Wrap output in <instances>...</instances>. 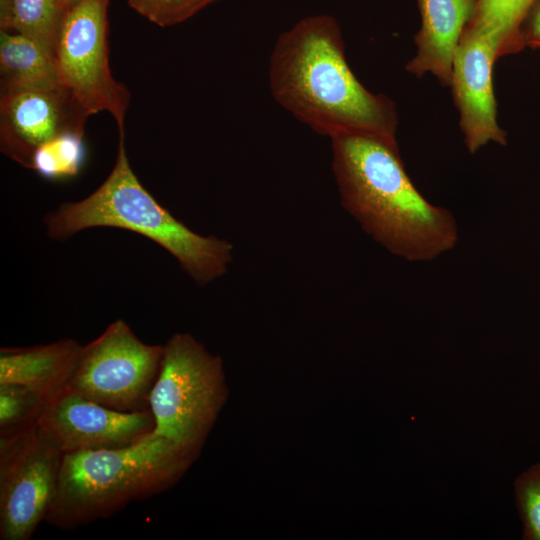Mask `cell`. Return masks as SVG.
<instances>
[{
    "mask_svg": "<svg viewBox=\"0 0 540 540\" xmlns=\"http://www.w3.org/2000/svg\"><path fill=\"white\" fill-rule=\"evenodd\" d=\"M82 0H58L59 6L65 14L68 10L76 6Z\"/></svg>",
    "mask_w": 540,
    "mask_h": 540,
    "instance_id": "7402d4cb",
    "label": "cell"
},
{
    "mask_svg": "<svg viewBox=\"0 0 540 540\" xmlns=\"http://www.w3.org/2000/svg\"><path fill=\"white\" fill-rule=\"evenodd\" d=\"M498 58V47L489 36L465 27L454 54L450 86L471 154L489 142L506 144V132L497 122L492 84V68Z\"/></svg>",
    "mask_w": 540,
    "mask_h": 540,
    "instance_id": "8fae6325",
    "label": "cell"
},
{
    "mask_svg": "<svg viewBox=\"0 0 540 540\" xmlns=\"http://www.w3.org/2000/svg\"><path fill=\"white\" fill-rule=\"evenodd\" d=\"M83 136L84 132L71 131L46 142L34 152L29 168L48 180L75 176L86 156Z\"/></svg>",
    "mask_w": 540,
    "mask_h": 540,
    "instance_id": "e0dca14e",
    "label": "cell"
},
{
    "mask_svg": "<svg viewBox=\"0 0 540 540\" xmlns=\"http://www.w3.org/2000/svg\"><path fill=\"white\" fill-rule=\"evenodd\" d=\"M48 400L25 386L0 383V438L36 427Z\"/></svg>",
    "mask_w": 540,
    "mask_h": 540,
    "instance_id": "ac0fdd59",
    "label": "cell"
},
{
    "mask_svg": "<svg viewBox=\"0 0 540 540\" xmlns=\"http://www.w3.org/2000/svg\"><path fill=\"white\" fill-rule=\"evenodd\" d=\"M82 345L74 339L0 349V383L25 386L50 399L67 388Z\"/></svg>",
    "mask_w": 540,
    "mask_h": 540,
    "instance_id": "4fadbf2b",
    "label": "cell"
},
{
    "mask_svg": "<svg viewBox=\"0 0 540 540\" xmlns=\"http://www.w3.org/2000/svg\"><path fill=\"white\" fill-rule=\"evenodd\" d=\"M515 497L523 523L524 538L540 540V462L517 478Z\"/></svg>",
    "mask_w": 540,
    "mask_h": 540,
    "instance_id": "ffe728a7",
    "label": "cell"
},
{
    "mask_svg": "<svg viewBox=\"0 0 540 540\" xmlns=\"http://www.w3.org/2000/svg\"><path fill=\"white\" fill-rule=\"evenodd\" d=\"M197 454L149 435L126 447L64 454L45 520L71 530L173 486Z\"/></svg>",
    "mask_w": 540,
    "mask_h": 540,
    "instance_id": "277c9868",
    "label": "cell"
},
{
    "mask_svg": "<svg viewBox=\"0 0 540 540\" xmlns=\"http://www.w3.org/2000/svg\"><path fill=\"white\" fill-rule=\"evenodd\" d=\"M535 1H539V2H540V0H535Z\"/></svg>",
    "mask_w": 540,
    "mask_h": 540,
    "instance_id": "603a6c76",
    "label": "cell"
},
{
    "mask_svg": "<svg viewBox=\"0 0 540 540\" xmlns=\"http://www.w3.org/2000/svg\"><path fill=\"white\" fill-rule=\"evenodd\" d=\"M1 93L59 84L54 50L40 41L0 30Z\"/></svg>",
    "mask_w": 540,
    "mask_h": 540,
    "instance_id": "5bb4252c",
    "label": "cell"
},
{
    "mask_svg": "<svg viewBox=\"0 0 540 540\" xmlns=\"http://www.w3.org/2000/svg\"><path fill=\"white\" fill-rule=\"evenodd\" d=\"M63 454L36 427L0 438V539L30 540L57 491Z\"/></svg>",
    "mask_w": 540,
    "mask_h": 540,
    "instance_id": "ba28073f",
    "label": "cell"
},
{
    "mask_svg": "<svg viewBox=\"0 0 540 540\" xmlns=\"http://www.w3.org/2000/svg\"><path fill=\"white\" fill-rule=\"evenodd\" d=\"M150 410L121 412L69 388L50 398L36 424L39 434L63 455L126 447L153 432Z\"/></svg>",
    "mask_w": 540,
    "mask_h": 540,
    "instance_id": "9c48e42d",
    "label": "cell"
},
{
    "mask_svg": "<svg viewBox=\"0 0 540 540\" xmlns=\"http://www.w3.org/2000/svg\"><path fill=\"white\" fill-rule=\"evenodd\" d=\"M535 0H477L467 27L489 36L497 45L499 58L521 51V27Z\"/></svg>",
    "mask_w": 540,
    "mask_h": 540,
    "instance_id": "9a60e30c",
    "label": "cell"
},
{
    "mask_svg": "<svg viewBox=\"0 0 540 540\" xmlns=\"http://www.w3.org/2000/svg\"><path fill=\"white\" fill-rule=\"evenodd\" d=\"M88 117L60 83L1 93V151L29 168L40 146L66 132H84Z\"/></svg>",
    "mask_w": 540,
    "mask_h": 540,
    "instance_id": "30bf717a",
    "label": "cell"
},
{
    "mask_svg": "<svg viewBox=\"0 0 540 540\" xmlns=\"http://www.w3.org/2000/svg\"><path fill=\"white\" fill-rule=\"evenodd\" d=\"M268 79L275 101L314 132L331 139L365 136L398 146L395 105L356 78L333 16L310 15L282 32L269 59Z\"/></svg>",
    "mask_w": 540,
    "mask_h": 540,
    "instance_id": "6da1fadb",
    "label": "cell"
},
{
    "mask_svg": "<svg viewBox=\"0 0 540 540\" xmlns=\"http://www.w3.org/2000/svg\"><path fill=\"white\" fill-rule=\"evenodd\" d=\"M163 352L164 345L144 343L117 319L82 347L67 388L117 411L149 410Z\"/></svg>",
    "mask_w": 540,
    "mask_h": 540,
    "instance_id": "52a82bcc",
    "label": "cell"
},
{
    "mask_svg": "<svg viewBox=\"0 0 540 540\" xmlns=\"http://www.w3.org/2000/svg\"><path fill=\"white\" fill-rule=\"evenodd\" d=\"M477 0H418L421 27L415 36L416 55L406 65L407 72L433 74L450 86L456 48L472 19Z\"/></svg>",
    "mask_w": 540,
    "mask_h": 540,
    "instance_id": "7c38bea8",
    "label": "cell"
},
{
    "mask_svg": "<svg viewBox=\"0 0 540 540\" xmlns=\"http://www.w3.org/2000/svg\"><path fill=\"white\" fill-rule=\"evenodd\" d=\"M64 15L58 0H0V30L32 37L53 50Z\"/></svg>",
    "mask_w": 540,
    "mask_h": 540,
    "instance_id": "2e32d148",
    "label": "cell"
},
{
    "mask_svg": "<svg viewBox=\"0 0 540 540\" xmlns=\"http://www.w3.org/2000/svg\"><path fill=\"white\" fill-rule=\"evenodd\" d=\"M225 394L221 359L188 333L172 335L164 344L161 368L150 393L155 428L149 436L197 454Z\"/></svg>",
    "mask_w": 540,
    "mask_h": 540,
    "instance_id": "5b68a950",
    "label": "cell"
},
{
    "mask_svg": "<svg viewBox=\"0 0 540 540\" xmlns=\"http://www.w3.org/2000/svg\"><path fill=\"white\" fill-rule=\"evenodd\" d=\"M331 148L343 207L391 254L427 262L456 246L455 218L418 191L398 146L350 135L331 139Z\"/></svg>",
    "mask_w": 540,
    "mask_h": 540,
    "instance_id": "7a4b0ae2",
    "label": "cell"
},
{
    "mask_svg": "<svg viewBox=\"0 0 540 540\" xmlns=\"http://www.w3.org/2000/svg\"><path fill=\"white\" fill-rule=\"evenodd\" d=\"M109 0H82L62 20L55 48L59 83L88 116L109 112L125 134L130 92L114 79L109 66Z\"/></svg>",
    "mask_w": 540,
    "mask_h": 540,
    "instance_id": "8992f818",
    "label": "cell"
},
{
    "mask_svg": "<svg viewBox=\"0 0 540 540\" xmlns=\"http://www.w3.org/2000/svg\"><path fill=\"white\" fill-rule=\"evenodd\" d=\"M218 1L221 0H127L138 14L160 27L180 24Z\"/></svg>",
    "mask_w": 540,
    "mask_h": 540,
    "instance_id": "d6986e66",
    "label": "cell"
},
{
    "mask_svg": "<svg viewBox=\"0 0 540 540\" xmlns=\"http://www.w3.org/2000/svg\"><path fill=\"white\" fill-rule=\"evenodd\" d=\"M124 139L125 134H119L114 166L94 192L82 200L63 203L44 216L47 235L64 241L89 228H122L164 248L200 286L222 277L233 261V245L194 232L163 207L132 170Z\"/></svg>",
    "mask_w": 540,
    "mask_h": 540,
    "instance_id": "3957f363",
    "label": "cell"
},
{
    "mask_svg": "<svg viewBox=\"0 0 540 540\" xmlns=\"http://www.w3.org/2000/svg\"><path fill=\"white\" fill-rule=\"evenodd\" d=\"M525 46L540 48V2L535 1L526 14L521 27Z\"/></svg>",
    "mask_w": 540,
    "mask_h": 540,
    "instance_id": "44dd1931",
    "label": "cell"
}]
</instances>
